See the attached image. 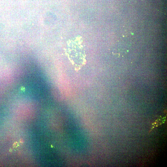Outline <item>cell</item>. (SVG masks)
<instances>
[{
  "label": "cell",
  "mask_w": 167,
  "mask_h": 167,
  "mask_svg": "<svg viewBox=\"0 0 167 167\" xmlns=\"http://www.w3.org/2000/svg\"><path fill=\"white\" fill-rule=\"evenodd\" d=\"M67 53L70 60L75 66H80L85 61V49L81 37H76L70 40L66 47Z\"/></svg>",
  "instance_id": "1"
}]
</instances>
